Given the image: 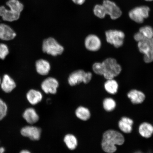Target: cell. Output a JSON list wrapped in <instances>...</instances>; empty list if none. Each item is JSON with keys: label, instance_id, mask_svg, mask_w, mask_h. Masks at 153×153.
I'll return each instance as SVG.
<instances>
[{"label": "cell", "instance_id": "1", "mask_svg": "<svg viewBox=\"0 0 153 153\" xmlns=\"http://www.w3.org/2000/svg\"><path fill=\"white\" fill-rule=\"evenodd\" d=\"M125 141L124 136L119 131L108 130L103 134L101 147L108 153H114L117 150V145H123Z\"/></svg>", "mask_w": 153, "mask_h": 153}, {"label": "cell", "instance_id": "2", "mask_svg": "<svg viewBox=\"0 0 153 153\" xmlns=\"http://www.w3.org/2000/svg\"><path fill=\"white\" fill-rule=\"evenodd\" d=\"M104 72L103 76L106 80L114 79L121 73L122 68L116 59L108 57L102 62Z\"/></svg>", "mask_w": 153, "mask_h": 153}, {"label": "cell", "instance_id": "3", "mask_svg": "<svg viewBox=\"0 0 153 153\" xmlns=\"http://www.w3.org/2000/svg\"><path fill=\"white\" fill-rule=\"evenodd\" d=\"M42 49L44 53L53 56H56L62 54L64 48L54 38L51 37L44 40Z\"/></svg>", "mask_w": 153, "mask_h": 153}, {"label": "cell", "instance_id": "4", "mask_svg": "<svg viewBox=\"0 0 153 153\" xmlns=\"http://www.w3.org/2000/svg\"><path fill=\"white\" fill-rule=\"evenodd\" d=\"M91 72H86L83 70H78L71 73L69 76L68 82L69 85L74 86L81 83L88 84L92 78Z\"/></svg>", "mask_w": 153, "mask_h": 153}, {"label": "cell", "instance_id": "5", "mask_svg": "<svg viewBox=\"0 0 153 153\" xmlns=\"http://www.w3.org/2000/svg\"><path fill=\"white\" fill-rule=\"evenodd\" d=\"M106 41L108 43L117 48L123 45L125 34L121 30H110L105 32Z\"/></svg>", "mask_w": 153, "mask_h": 153}, {"label": "cell", "instance_id": "6", "mask_svg": "<svg viewBox=\"0 0 153 153\" xmlns=\"http://www.w3.org/2000/svg\"><path fill=\"white\" fill-rule=\"evenodd\" d=\"M150 9L148 7L143 6L136 7L130 11L129 16L132 20L139 24H141L144 19L148 18Z\"/></svg>", "mask_w": 153, "mask_h": 153}, {"label": "cell", "instance_id": "7", "mask_svg": "<svg viewBox=\"0 0 153 153\" xmlns=\"http://www.w3.org/2000/svg\"><path fill=\"white\" fill-rule=\"evenodd\" d=\"M20 133L22 136L28 137L32 140L37 141L41 138L42 130L36 126H28L22 128Z\"/></svg>", "mask_w": 153, "mask_h": 153}, {"label": "cell", "instance_id": "8", "mask_svg": "<svg viewBox=\"0 0 153 153\" xmlns=\"http://www.w3.org/2000/svg\"><path fill=\"white\" fill-rule=\"evenodd\" d=\"M59 85V82L56 78L49 77L42 82L41 88L42 90L47 94H55L57 92Z\"/></svg>", "mask_w": 153, "mask_h": 153}, {"label": "cell", "instance_id": "9", "mask_svg": "<svg viewBox=\"0 0 153 153\" xmlns=\"http://www.w3.org/2000/svg\"><path fill=\"white\" fill-rule=\"evenodd\" d=\"M85 45L88 51L94 52L100 49L102 42L98 36L94 34H90L85 38Z\"/></svg>", "mask_w": 153, "mask_h": 153}, {"label": "cell", "instance_id": "10", "mask_svg": "<svg viewBox=\"0 0 153 153\" xmlns=\"http://www.w3.org/2000/svg\"><path fill=\"white\" fill-rule=\"evenodd\" d=\"M102 5L105 7L106 14L109 15L113 20H116L121 16V10L113 2L109 0H104Z\"/></svg>", "mask_w": 153, "mask_h": 153}, {"label": "cell", "instance_id": "11", "mask_svg": "<svg viewBox=\"0 0 153 153\" xmlns=\"http://www.w3.org/2000/svg\"><path fill=\"white\" fill-rule=\"evenodd\" d=\"M20 14L12 10L7 9L4 6L0 7V16L4 20L8 22H13L18 20Z\"/></svg>", "mask_w": 153, "mask_h": 153}, {"label": "cell", "instance_id": "12", "mask_svg": "<svg viewBox=\"0 0 153 153\" xmlns=\"http://www.w3.org/2000/svg\"><path fill=\"white\" fill-rule=\"evenodd\" d=\"M16 36V33L10 26L5 24H0V39L9 41L14 39Z\"/></svg>", "mask_w": 153, "mask_h": 153}, {"label": "cell", "instance_id": "13", "mask_svg": "<svg viewBox=\"0 0 153 153\" xmlns=\"http://www.w3.org/2000/svg\"><path fill=\"white\" fill-rule=\"evenodd\" d=\"M36 71L42 76H46L51 70V65L48 61L44 59H40L36 61L35 64Z\"/></svg>", "mask_w": 153, "mask_h": 153}, {"label": "cell", "instance_id": "14", "mask_svg": "<svg viewBox=\"0 0 153 153\" xmlns=\"http://www.w3.org/2000/svg\"><path fill=\"white\" fill-rule=\"evenodd\" d=\"M22 117L28 124L31 125L37 123L39 119L37 112L35 109L32 108H26L23 113Z\"/></svg>", "mask_w": 153, "mask_h": 153}, {"label": "cell", "instance_id": "15", "mask_svg": "<svg viewBox=\"0 0 153 153\" xmlns=\"http://www.w3.org/2000/svg\"><path fill=\"white\" fill-rule=\"evenodd\" d=\"M26 97L29 103L32 105L39 104L43 98V95L41 92L34 89L29 91L26 94Z\"/></svg>", "mask_w": 153, "mask_h": 153}, {"label": "cell", "instance_id": "16", "mask_svg": "<svg viewBox=\"0 0 153 153\" xmlns=\"http://www.w3.org/2000/svg\"><path fill=\"white\" fill-rule=\"evenodd\" d=\"M127 97L134 104H141L145 100V95L142 91L133 89L127 94Z\"/></svg>", "mask_w": 153, "mask_h": 153}, {"label": "cell", "instance_id": "17", "mask_svg": "<svg viewBox=\"0 0 153 153\" xmlns=\"http://www.w3.org/2000/svg\"><path fill=\"white\" fill-rule=\"evenodd\" d=\"M1 85L2 90L6 93L11 92L16 87L14 80L7 74H5L3 76Z\"/></svg>", "mask_w": 153, "mask_h": 153}, {"label": "cell", "instance_id": "18", "mask_svg": "<svg viewBox=\"0 0 153 153\" xmlns=\"http://www.w3.org/2000/svg\"><path fill=\"white\" fill-rule=\"evenodd\" d=\"M133 120L129 117H122L118 123L119 129L123 133H131L133 130Z\"/></svg>", "mask_w": 153, "mask_h": 153}, {"label": "cell", "instance_id": "19", "mask_svg": "<svg viewBox=\"0 0 153 153\" xmlns=\"http://www.w3.org/2000/svg\"><path fill=\"white\" fill-rule=\"evenodd\" d=\"M140 52L143 55L153 51V38L145 39L137 43Z\"/></svg>", "mask_w": 153, "mask_h": 153}, {"label": "cell", "instance_id": "20", "mask_svg": "<svg viewBox=\"0 0 153 153\" xmlns=\"http://www.w3.org/2000/svg\"><path fill=\"white\" fill-rule=\"evenodd\" d=\"M138 131L141 137L145 138H150L153 134V126L148 122H143L140 125Z\"/></svg>", "mask_w": 153, "mask_h": 153}, {"label": "cell", "instance_id": "21", "mask_svg": "<svg viewBox=\"0 0 153 153\" xmlns=\"http://www.w3.org/2000/svg\"><path fill=\"white\" fill-rule=\"evenodd\" d=\"M64 141L67 148L70 150H74L77 148L78 139L73 134H67L65 136Z\"/></svg>", "mask_w": 153, "mask_h": 153}, {"label": "cell", "instance_id": "22", "mask_svg": "<svg viewBox=\"0 0 153 153\" xmlns=\"http://www.w3.org/2000/svg\"><path fill=\"white\" fill-rule=\"evenodd\" d=\"M76 117L83 121H87L91 117V112L88 108L83 106H80L75 111Z\"/></svg>", "mask_w": 153, "mask_h": 153}, {"label": "cell", "instance_id": "23", "mask_svg": "<svg viewBox=\"0 0 153 153\" xmlns=\"http://www.w3.org/2000/svg\"><path fill=\"white\" fill-rule=\"evenodd\" d=\"M105 90L107 93L111 95L116 94L118 91L119 85L114 79H108L104 85Z\"/></svg>", "mask_w": 153, "mask_h": 153}, {"label": "cell", "instance_id": "24", "mask_svg": "<svg viewBox=\"0 0 153 153\" xmlns=\"http://www.w3.org/2000/svg\"><path fill=\"white\" fill-rule=\"evenodd\" d=\"M6 5L9 8L20 14L24 8L23 4L18 0H9L6 3Z\"/></svg>", "mask_w": 153, "mask_h": 153}, {"label": "cell", "instance_id": "25", "mask_svg": "<svg viewBox=\"0 0 153 153\" xmlns=\"http://www.w3.org/2000/svg\"><path fill=\"white\" fill-rule=\"evenodd\" d=\"M116 103L114 99L111 97H107L103 101V107L107 112H111L116 108Z\"/></svg>", "mask_w": 153, "mask_h": 153}, {"label": "cell", "instance_id": "26", "mask_svg": "<svg viewBox=\"0 0 153 153\" xmlns=\"http://www.w3.org/2000/svg\"><path fill=\"white\" fill-rule=\"evenodd\" d=\"M139 32L146 39L153 38V29L149 26H143L140 28Z\"/></svg>", "mask_w": 153, "mask_h": 153}, {"label": "cell", "instance_id": "27", "mask_svg": "<svg viewBox=\"0 0 153 153\" xmlns=\"http://www.w3.org/2000/svg\"><path fill=\"white\" fill-rule=\"evenodd\" d=\"M94 13L96 16L100 19L104 18L107 15L105 7L102 5H96L94 9Z\"/></svg>", "mask_w": 153, "mask_h": 153}, {"label": "cell", "instance_id": "28", "mask_svg": "<svg viewBox=\"0 0 153 153\" xmlns=\"http://www.w3.org/2000/svg\"><path fill=\"white\" fill-rule=\"evenodd\" d=\"M92 69L94 72L97 75L103 76L104 72V66L102 62H95L93 65Z\"/></svg>", "mask_w": 153, "mask_h": 153}, {"label": "cell", "instance_id": "29", "mask_svg": "<svg viewBox=\"0 0 153 153\" xmlns=\"http://www.w3.org/2000/svg\"><path fill=\"white\" fill-rule=\"evenodd\" d=\"M7 105L2 99H0V120H3L7 116Z\"/></svg>", "mask_w": 153, "mask_h": 153}, {"label": "cell", "instance_id": "30", "mask_svg": "<svg viewBox=\"0 0 153 153\" xmlns=\"http://www.w3.org/2000/svg\"><path fill=\"white\" fill-rule=\"evenodd\" d=\"M8 47L5 44L0 43V59L3 60L9 54Z\"/></svg>", "mask_w": 153, "mask_h": 153}, {"label": "cell", "instance_id": "31", "mask_svg": "<svg viewBox=\"0 0 153 153\" xmlns=\"http://www.w3.org/2000/svg\"><path fill=\"white\" fill-rule=\"evenodd\" d=\"M134 38L135 41L137 42L143 41L145 39H146L143 35V34L139 31L138 32H137V33H136L134 35Z\"/></svg>", "mask_w": 153, "mask_h": 153}, {"label": "cell", "instance_id": "32", "mask_svg": "<svg viewBox=\"0 0 153 153\" xmlns=\"http://www.w3.org/2000/svg\"><path fill=\"white\" fill-rule=\"evenodd\" d=\"M73 2L78 5H82L85 3V0H72Z\"/></svg>", "mask_w": 153, "mask_h": 153}, {"label": "cell", "instance_id": "33", "mask_svg": "<svg viewBox=\"0 0 153 153\" xmlns=\"http://www.w3.org/2000/svg\"><path fill=\"white\" fill-rule=\"evenodd\" d=\"M19 153H31L29 151L27 150H23Z\"/></svg>", "mask_w": 153, "mask_h": 153}, {"label": "cell", "instance_id": "34", "mask_svg": "<svg viewBox=\"0 0 153 153\" xmlns=\"http://www.w3.org/2000/svg\"><path fill=\"white\" fill-rule=\"evenodd\" d=\"M5 149L3 147H0V153H4Z\"/></svg>", "mask_w": 153, "mask_h": 153}, {"label": "cell", "instance_id": "35", "mask_svg": "<svg viewBox=\"0 0 153 153\" xmlns=\"http://www.w3.org/2000/svg\"><path fill=\"white\" fill-rule=\"evenodd\" d=\"M134 153H143L141 152H140V151H137V152H135Z\"/></svg>", "mask_w": 153, "mask_h": 153}, {"label": "cell", "instance_id": "36", "mask_svg": "<svg viewBox=\"0 0 153 153\" xmlns=\"http://www.w3.org/2000/svg\"><path fill=\"white\" fill-rule=\"evenodd\" d=\"M145 1H153V0H145Z\"/></svg>", "mask_w": 153, "mask_h": 153}, {"label": "cell", "instance_id": "37", "mask_svg": "<svg viewBox=\"0 0 153 153\" xmlns=\"http://www.w3.org/2000/svg\"><path fill=\"white\" fill-rule=\"evenodd\" d=\"M1 78H0V85H1Z\"/></svg>", "mask_w": 153, "mask_h": 153}]
</instances>
